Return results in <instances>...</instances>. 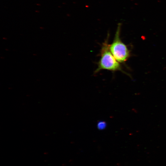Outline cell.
<instances>
[{
    "instance_id": "cell-3",
    "label": "cell",
    "mask_w": 166,
    "mask_h": 166,
    "mask_svg": "<svg viewBox=\"0 0 166 166\" xmlns=\"http://www.w3.org/2000/svg\"><path fill=\"white\" fill-rule=\"evenodd\" d=\"M106 126L107 124L106 122L102 121H99L97 123V128L100 130L104 129L106 128Z\"/></svg>"
},
{
    "instance_id": "cell-1",
    "label": "cell",
    "mask_w": 166,
    "mask_h": 166,
    "mask_svg": "<svg viewBox=\"0 0 166 166\" xmlns=\"http://www.w3.org/2000/svg\"><path fill=\"white\" fill-rule=\"evenodd\" d=\"M109 34L102 45L100 51L101 57L97 64V67L94 72L97 73L102 70L111 71H123L120 63L114 57L109 48Z\"/></svg>"
},
{
    "instance_id": "cell-2",
    "label": "cell",
    "mask_w": 166,
    "mask_h": 166,
    "mask_svg": "<svg viewBox=\"0 0 166 166\" xmlns=\"http://www.w3.org/2000/svg\"><path fill=\"white\" fill-rule=\"evenodd\" d=\"M121 25V23L118 24L113 42L109 44L111 52L119 63L126 61L130 55L127 46L121 41L120 38Z\"/></svg>"
}]
</instances>
